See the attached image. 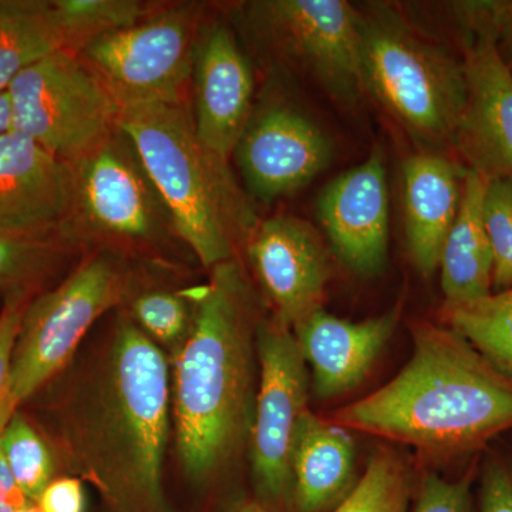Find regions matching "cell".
<instances>
[{
  "mask_svg": "<svg viewBox=\"0 0 512 512\" xmlns=\"http://www.w3.org/2000/svg\"><path fill=\"white\" fill-rule=\"evenodd\" d=\"M412 497V471L406 461L392 450H382L348 497L330 512H409Z\"/></svg>",
  "mask_w": 512,
  "mask_h": 512,
  "instance_id": "obj_28",
  "label": "cell"
},
{
  "mask_svg": "<svg viewBox=\"0 0 512 512\" xmlns=\"http://www.w3.org/2000/svg\"><path fill=\"white\" fill-rule=\"evenodd\" d=\"M484 224L494 255L493 293L512 288V180H488Z\"/></svg>",
  "mask_w": 512,
  "mask_h": 512,
  "instance_id": "obj_29",
  "label": "cell"
},
{
  "mask_svg": "<svg viewBox=\"0 0 512 512\" xmlns=\"http://www.w3.org/2000/svg\"><path fill=\"white\" fill-rule=\"evenodd\" d=\"M355 441L332 421L303 414L292 454V512H330L355 481Z\"/></svg>",
  "mask_w": 512,
  "mask_h": 512,
  "instance_id": "obj_20",
  "label": "cell"
},
{
  "mask_svg": "<svg viewBox=\"0 0 512 512\" xmlns=\"http://www.w3.org/2000/svg\"><path fill=\"white\" fill-rule=\"evenodd\" d=\"M12 130V113L8 92H0V136Z\"/></svg>",
  "mask_w": 512,
  "mask_h": 512,
  "instance_id": "obj_37",
  "label": "cell"
},
{
  "mask_svg": "<svg viewBox=\"0 0 512 512\" xmlns=\"http://www.w3.org/2000/svg\"><path fill=\"white\" fill-rule=\"evenodd\" d=\"M399 308L363 322H349L318 309L293 326L306 365L312 369L313 393L328 400L356 389L392 338Z\"/></svg>",
  "mask_w": 512,
  "mask_h": 512,
  "instance_id": "obj_18",
  "label": "cell"
},
{
  "mask_svg": "<svg viewBox=\"0 0 512 512\" xmlns=\"http://www.w3.org/2000/svg\"><path fill=\"white\" fill-rule=\"evenodd\" d=\"M359 15L363 89L412 136L454 143L466 104L463 64L387 6Z\"/></svg>",
  "mask_w": 512,
  "mask_h": 512,
  "instance_id": "obj_5",
  "label": "cell"
},
{
  "mask_svg": "<svg viewBox=\"0 0 512 512\" xmlns=\"http://www.w3.org/2000/svg\"><path fill=\"white\" fill-rule=\"evenodd\" d=\"M224 512H282L276 510L272 505L264 503L259 498H242V500L234 501L228 505Z\"/></svg>",
  "mask_w": 512,
  "mask_h": 512,
  "instance_id": "obj_36",
  "label": "cell"
},
{
  "mask_svg": "<svg viewBox=\"0 0 512 512\" xmlns=\"http://www.w3.org/2000/svg\"><path fill=\"white\" fill-rule=\"evenodd\" d=\"M487 184L484 175L467 168L457 218L440 256L447 305H466L493 293L494 255L483 212Z\"/></svg>",
  "mask_w": 512,
  "mask_h": 512,
  "instance_id": "obj_21",
  "label": "cell"
},
{
  "mask_svg": "<svg viewBox=\"0 0 512 512\" xmlns=\"http://www.w3.org/2000/svg\"><path fill=\"white\" fill-rule=\"evenodd\" d=\"M466 104L454 146L487 180H512V73L497 46L494 2H458Z\"/></svg>",
  "mask_w": 512,
  "mask_h": 512,
  "instance_id": "obj_10",
  "label": "cell"
},
{
  "mask_svg": "<svg viewBox=\"0 0 512 512\" xmlns=\"http://www.w3.org/2000/svg\"><path fill=\"white\" fill-rule=\"evenodd\" d=\"M123 309L170 362L183 349L194 325V303L187 289L174 291L143 282Z\"/></svg>",
  "mask_w": 512,
  "mask_h": 512,
  "instance_id": "obj_25",
  "label": "cell"
},
{
  "mask_svg": "<svg viewBox=\"0 0 512 512\" xmlns=\"http://www.w3.org/2000/svg\"><path fill=\"white\" fill-rule=\"evenodd\" d=\"M40 392L59 473L92 485L100 512H178L165 490L171 362L123 308Z\"/></svg>",
  "mask_w": 512,
  "mask_h": 512,
  "instance_id": "obj_1",
  "label": "cell"
},
{
  "mask_svg": "<svg viewBox=\"0 0 512 512\" xmlns=\"http://www.w3.org/2000/svg\"><path fill=\"white\" fill-rule=\"evenodd\" d=\"M72 168V220L84 222V231L130 249L146 248L161 238L164 218H170L120 130Z\"/></svg>",
  "mask_w": 512,
  "mask_h": 512,
  "instance_id": "obj_12",
  "label": "cell"
},
{
  "mask_svg": "<svg viewBox=\"0 0 512 512\" xmlns=\"http://www.w3.org/2000/svg\"><path fill=\"white\" fill-rule=\"evenodd\" d=\"M76 244L66 232L20 234L0 229V291L32 293L56 274Z\"/></svg>",
  "mask_w": 512,
  "mask_h": 512,
  "instance_id": "obj_24",
  "label": "cell"
},
{
  "mask_svg": "<svg viewBox=\"0 0 512 512\" xmlns=\"http://www.w3.org/2000/svg\"><path fill=\"white\" fill-rule=\"evenodd\" d=\"M130 141L163 202L171 229L204 268L237 258L258 222L228 161L202 144L183 104H130L120 109Z\"/></svg>",
  "mask_w": 512,
  "mask_h": 512,
  "instance_id": "obj_4",
  "label": "cell"
},
{
  "mask_svg": "<svg viewBox=\"0 0 512 512\" xmlns=\"http://www.w3.org/2000/svg\"><path fill=\"white\" fill-rule=\"evenodd\" d=\"M476 512H512V454L491 444L478 461Z\"/></svg>",
  "mask_w": 512,
  "mask_h": 512,
  "instance_id": "obj_32",
  "label": "cell"
},
{
  "mask_svg": "<svg viewBox=\"0 0 512 512\" xmlns=\"http://www.w3.org/2000/svg\"><path fill=\"white\" fill-rule=\"evenodd\" d=\"M73 204L72 165L16 131L0 136V229L72 235Z\"/></svg>",
  "mask_w": 512,
  "mask_h": 512,
  "instance_id": "obj_16",
  "label": "cell"
},
{
  "mask_svg": "<svg viewBox=\"0 0 512 512\" xmlns=\"http://www.w3.org/2000/svg\"><path fill=\"white\" fill-rule=\"evenodd\" d=\"M464 175L466 171L439 154L420 153L404 164L407 247L424 275L439 269L444 242L460 208Z\"/></svg>",
  "mask_w": 512,
  "mask_h": 512,
  "instance_id": "obj_19",
  "label": "cell"
},
{
  "mask_svg": "<svg viewBox=\"0 0 512 512\" xmlns=\"http://www.w3.org/2000/svg\"><path fill=\"white\" fill-rule=\"evenodd\" d=\"M440 319L512 379V288L466 305L444 303Z\"/></svg>",
  "mask_w": 512,
  "mask_h": 512,
  "instance_id": "obj_23",
  "label": "cell"
},
{
  "mask_svg": "<svg viewBox=\"0 0 512 512\" xmlns=\"http://www.w3.org/2000/svg\"><path fill=\"white\" fill-rule=\"evenodd\" d=\"M0 454L20 490L33 504L47 485L59 477V467L49 441L20 409L0 434Z\"/></svg>",
  "mask_w": 512,
  "mask_h": 512,
  "instance_id": "obj_26",
  "label": "cell"
},
{
  "mask_svg": "<svg viewBox=\"0 0 512 512\" xmlns=\"http://www.w3.org/2000/svg\"><path fill=\"white\" fill-rule=\"evenodd\" d=\"M318 218L343 264L360 275L383 271L389 254V188L379 148L323 188Z\"/></svg>",
  "mask_w": 512,
  "mask_h": 512,
  "instance_id": "obj_15",
  "label": "cell"
},
{
  "mask_svg": "<svg viewBox=\"0 0 512 512\" xmlns=\"http://www.w3.org/2000/svg\"><path fill=\"white\" fill-rule=\"evenodd\" d=\"M259 383L248 461L255 497L292 512V454L308 412V369L293 330L264 316L256 330Z\"/></svg>",
  "mask_w": 512,
  "mask_h": 512,
  "instance_id": "obj_8",
  "label": "cell"
},
{
  "mask_svg": "<svg viewBox=\"0 0 512 512\" xmlns=\"http://www.w3.org/2000/svg\"><path fill=\"white\" fill-rule=\"evenodd\" d=\"M234 154L249 194L271 202L311 183L328 167L332 147L308 117L272 106L249 120Z\"/></svg>",
  "mask_w": 512,
  "mask_h": 512,
  "instance_id": "obj_14",
  "label": "cell"
},
{
  "mask_svg": "<svg viewBox=\"0 0 512 512\" xmlns=\"http://www.w3.org/2000/svg\"><path fill=\"white\" fill-rule=\"evenodd\" d=\"M494 23L498 50L512 73V2H494Z\"/></svg>",
  "mask_w": 512,
  "mask_h": 512,
  "instance_id": "obj_35",
  "label": "cell"
},
{
  "mask_svg": "<svg viewBox=\"0 0 512 512\" xmlns=\"http://www.w3.org/2000/svg\"><path fill=\"white\" fill-rule=\"evenodd\" d=\"M413 355L333 424L412 446L437 460L476 457L512 433V379L447 326L413 323Z\"/></svg>",
  "mask_w": 512,
  "mask_h": 512,
  "instance_id": "obj_3",
  "label": "cell"
},
{
  "mask_svg": "<svg viewBox=\"0 0 512 512\" xmlns=\"http://www.w3.org/2000/svg\"><path fill=\"white\" fill-rule=\"evenodd\" d=\"M19 512H40L37 510L36 505H29V507L23 508V510H20Z\"/></svg>",
  "mask_w": 512,
  "mask_h": 512,
  "instance_id": "obj_38",
  "label": "cell"
},
{
  "mask_svg": "<svg viewBox=\"0 0 512 512\" xmlns=\"http://www.w3.org/2000/svg\"><path fill=\"white\" fill-rule=\"evenodd\" d=\"M32 298L30 292L8 293L0 311V434L20 409L13 392V352L26 306Z\"/></svg>",
  "mask_w": 512,
  "mask_h": 512,
  "instance_id": "obj_30",
  "label": "cell"
},
{
  "mask_svg": "<svg viewBox=\"0 0 512 512\" xmlns=\"http://www.w3.org/2000/svg\"><path fill=\"white\" fill-rule=\"evenodd\" d=\"M194 325L171 360L173 454L192 493L211 497L247 458L259 365L261 299L237 258L210 269L187 289Z\"/></svg>",
  "mask_w": 512,
  "mask_h": 512,
  "instance_id": "obj_2",
  "label": "cell"
},
{
  "mask_svg": "<svg viewBox=\"0 0 512 512\" xmlns=\"http://www.w3.org/2000/svg\"><path fill=\"white\" fill-rule=\"evenodd\" d=\"M477 471L478 463L474 461L463 476L454 480L424 474L414 494L412 512H476Z\"/></svg>",
  "mask_w": 512,
  "mask_h": 512,
  "instance_id": "obj_31",
  "label": "cell"
},
{
  "mask_svg": "<svg viewBox=\"0 0 512 512\" xmlns=\"http://www.w3.org/2000/svg\"><path fill=\"white\" fill-rule=\"evenodd\" d=\"M29 505L35 504L20 490L5 458L0 454V512H19Z\"/></svg>",
  "mask_w": 512,
  "mask_h": 512,
  "instance_id": "obj_34",
  "label": "cell"
},
{
  "mask_svg": "<svg viewBox=\"0 0 512 512\" xmlns=\"http://www.w3.org/2000/svg\"><path fill=\"white\" fill-rule=\"evenodd\" d=\"M195 120L208 150L228 161L251 120L254 72L228 26L212 25L195 46Z\"/></svg>",
  "mask_w": 512,
  "mask_h": 512,
  "instance_id": "obj_17",
  "label": "cell"
},
{
  "mask_svg": "<svg viewBox=\"0 0 512 512\" xmlns=\"http://www.w3.org/2000/svg\"><path fill=\"white\" fill-rule=\"evenodd\" d=\"M143 282L127 255L103 248L84 256L55 288L30 299L13 352L19 407L72 362L100 319L123 308Z\"/></svg>",
  "mask_w": 512,
  "mask_h": 512,
  "instance_id": "obj_6",
  "label": "cell"
},
{
  "mask_svg": "<svg viewBox=\"0 0 512 512\" xmlns=\"http://www.w3.org/2000/svg\"><path fill=\"white\" fill-rule=\"evenodd\" d=\"M83 481L73 476H59L52 481L39 500L36 501L40 512H84L86 494Z\"/></svg>",
  "mask_w": 512,
  "mask_h": 512,
  "instance_id": "obj_33",
  "label": "cell"
},
{
  "mask_svg": "<svg viewBox=\"0 0 512 512\" xmlns=\"http://www.w3.org/2000/svg\"><path fill=\"white\" fill-rule=\"evenodd\" d=\"M62 50L66 37L53 0H0V92L23 70Z\"/></svg>",
  "mask_w": 512,
  "mask_h": 512,
  "instance_id": "obj_22",
  "label": "cell"
},
{
  "mask_svg": "<svg viewBox=\"0 0 512 512\" xmlns=\"http://www.w3.org/2000/svg\"><path fill=\"white\" fill-rule=\"evenodd\" d=\"M12 131L73 165L109 140L120 104L77 53H53L8 87Z\"/></svg>",
  "mask_w": 512,
  "mask_h": 512,
  "instance_id": "obj_7",
  "label": "cell"
},
{
  "mask_svg": "<svg viewBox=\"0 0 512 512\" xmlns=\"http://www.w3.org/2000/svg\"><path fill=\"white\" fill-rule=\"evenodd\" d=\"M197 28V9L178 5L99 37L80 56L120 107L181 104L194 72Z\"/></svg>",
  "mask_w": 512,
  "mask_h": 512,
  "instance_id": "obj_9",
  "label": "cell"
},
{
  "mask_svg": "<svg viewBox=\"0 0 512 512\" xmlns=\"http://www.w3.org/2000/svg\"><path fill=\"white\" fill-rule=\"evenodd\" d=\"M254 28L342 103L365 92L359 9L345 0H265L249 5Z\"/></svg>",
  "mask_w": 512,
  "mask_h": 512,
  "instance_id": "obj_11",
  "label": "cell"
},
{
  "mask_svg": "<svg viewBox=\"0 0 512 512\" xmlns=\"http://www.w3.org/2000/svg\"><path fill=\"white\" fill-rule=\"evenodd\" d=\"M53 5L67 50L77 55L99 37L146 19L153 9L138 0H53Z\"/></svg>",
  "mask_w": 512,
  "mask_h": 512,
  "instance_id": "obj_27",
  "label": "cell"
},
{
  "mask_svg": "<svg viewBox=\"0 0 512 512\" xmlns=\"http://www.w3.org/2000/svg\"><path fill=\"white\" fill-rule=\"evenodd\" d=\"M249 264L276 319L289 328L322 309L330 278L328 252L299 218L259 222L245 241Z\"/></svg>",
  "mask_w": 512,
  "mask_h": 512,
  "instance_id": "obj_13",
  "label": "cell"
}]
</instances>
